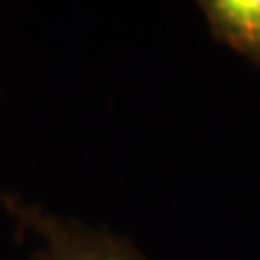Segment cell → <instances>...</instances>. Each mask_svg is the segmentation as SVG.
<instances>
[{"mask_svg": "<svg viewBox=\"0 0 260 260\" xmlns=\"http://www.w3.org/2000/svg\"><path fill=\"white\" fill-rule=\"evenodd\" d=\"M0 206L18 223L20 234L35 241L30 260H145L128 239L80 219L54 215L20 195L0 191Z\"/></svg>", "mask_w": 260, "mask_h": 260, "instance_id": "6da1fadb", "label": "cell"}, {"mask_svg": "<svg viewBox=\"0 0 260 260\" xmlns=\"http://www.w3.org/2000/svg\"><path fill=\"white\" fill-rule=\"evenodd\" d=\"M200 9L217 42L260 68V0H206Z\"/></svg>", "mask_w": 260, "mask_h": 260, "instance_id": "7a4b0ae2", "label": "cell"}]
</instances>
